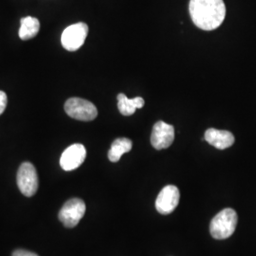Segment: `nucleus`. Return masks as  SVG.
I'll use <instances>...</instances> for the list:
<instances>
[{"label": "nucleus", "mask_w": 256, "mask_h": 256, "mask_svg": "<svg viewBox=\"0 0 256 256\" xmlns=\"http://www.w3.org/2000/svg\"><path fill=\"white\" fill-rule=\"evenodd\" d=\"M133 144L129 138H120L114 140L108 152V158L111 162H118L120 158L132 150Z\"/></svg>", "instance_id": "13"}, {"label": "nucleus", "mask_w": 256, "mask_h": 256, "mask_svg": "<svg viewBox=\"0 0 256 256\" xmlns=\"http://www.w3.org/2000/svg\"><path fill=\"white\" fill-rule=\"evenodd\" d=\"M66 113L74 120L92 122L97 118L98 110L90 102L81 98H70L64 104Z\"/></svg>", "instance_id": "3"}, {"label": "nucleus", "mask_w": 256, "mask_h": 256, "mask_svg": "<svg viewBox=\"0 0 256 256\" xmlns=\"http://www.w3.org/2000/svg\"><path fill=\"white\" fill-rule=\"evenodd\" d=\"M86 210V203L80 198H72L66 202L59 212V220L66 228H74L82 220Z\"/></svg>", "instance_id": "5"}, {"label": "nucleus", "mask_w": 256, "mask_h": 256, "mask_svg": "<svg viewBox=\"0 0 256 256\" xmlns=\"http://www.w3.org/2000/svg\"><path fill=\"white\" fill-rule=\"evenodd\" d=\"M205 140L212 146L216 147L218 150H225L234 146L236 138L234 136L224 130H218L210 128L205 132Z\"/></svg>", "instance_id": "10"}, {"label": "nucleus", "mask_w": 256, "mask_h": 256, "mask_svg": "<svg viewBox=\"0 0 256 256\" xmlns=\"http://www.w3.org/2000/svg\"><path fill=\"white\" fill-rule=\"evenodd\" d=\"M86 158V150L82 144H74L64 150L60 160L62 169L66 172H70L79 168L84 162Z\"/></svg>", "instance_id": "9"}, {"label": "nucleus", "mask_w": 256, "mask_h": 256, "mask_svg": "<svg viewBox=\"0 0 256 256\" xmlns=\"http://www.w3.org/2000/svg\"><path fill=\"white\" fill-rule=\"evenodd\" d=\"M238 222V214L236 210L232 209L221 210L210 222L212 236L216 240L228 239L234 234Z\"/></svg>", "instance_id": "2"}, {"label": "nucleus", "mask_w": 256, "mask_h": 256, "mask_svg": "<svg viewBox=\"0 0 256 256\" xmlns=\"http://www.w3.org/2000/svg\"><path fill=\"white\" fill-rule=\"evenodd\" d=\"M146 101L142 97L134 99H128L126 95L120 93L118 95V108L122 115L129 117L132 116L136 110H140L144 106Z\"/></svg>", "instance_id": "11"}, {"label": "nucleus", "mask_w": 256, "mask_h": 256, "mask_svg": "<svg viewBox=\"0 0 256 256\" xmlns=\"http://www.w3.org/2000/svg\"><path fill=\"white\" fill-rule=\"evenodd\" d=\"M12 256H38L34 252H28V250H16Z\"/></svg>", "instance_id": "15"}, {"label": "nucleus", "mask_w": 256, "mask_h": 256, "mask_svg": "<svg viewBox=\"0 0 256 256\" xmlns=\"http://www.w3.org/2000/svg\"><path fill=\"white\" fill-rule=\"evenodd\" d=\"M180 200V192L178 187L168 185L164 187L156 200V209L162 214H170L178 206Z\"/></svg>", "instance_id": "7"}, {"label": "nucleus", "mask_w": 256, "mask_h": 256, "mask_svg": "<svg viewBox=\"0 0 256 256\" xmlns=\"http://www.w3.org/2000/svg\"><path fill=\"white\" fill-rule=\"evenodd\" d=\"M189 10L194 24L207 32L218 28L226 18L223 0H191Z\"/></svg>", "instance_id": "1"}, {"label": "nucleus", "mask_w": 256, "mask_h": 256, "mask_svg": "<svg viewBox=\"0 0 256 256\" xmlns=\"http://www.w3.org/2000/svg\"><path fill=\"white\" fill-rule=\"evenodd\" d=\"M88 34V26L86 23H77L66 28L62 34V45L68 52L78 50L86 42Z\"/></svg>", "instance_id": "6"}, {"label": "nucleus", "mask_w": 256, "mask_h": 256, "mask_svg": "<svg viewBox=\"0 0 256 256\" xmlns=\"http://www.w3.org/2000/svg\"><path fill=\"white\" fill-rule=\"evenodd\" d=\"M40 30V22L37 18L28 16L21 19L19 37L23 41H28L36 36Z\"/></svg>", "instance_id": "12"}, {"label": "nucleus", "mask_w": 256, "mask_h": 256, "mask_svg": "<svg viewBox=\"0 0 256 256\" xmlns=\"http://www.w3.org/2000/svg\"><path fill=\"white\" fill-rule=\"evenodd\" d=\"M174 140V128L164 122H158L153 128L151 144L156 150L169 148Z\"/></svg>", "instance_id": "8"}, {"label": "nucleus", "mask_w": 256, "mask_h": 256, "mask_svg": "<svg viewBox=\"0 0 256 256\" xmlns=\"http://www.w3.org/2000/svg\"><path fill=\"white\" fill-rule=\"evenodd\" d=\"M7 104H8V97L6 93L0 92V116L4 113V111L7 108Z\"/></svg>", "instance_id": "14"}, {"label": "nucleus", "mask_w": 256, "mask_h": 256, "mask_svg": "<svg viewBox=\"0 0 256 256\" xmlns=\"http://www.w3.org/2000/svg\"><path fill=\"white\" fill-rule=\"evenodd\" d=\"M18 185L19 190L25 196H34L39 187L36 169L30 162H24L18 172Z\"/></svg>", "instance_id": "4"}]
</instances>
